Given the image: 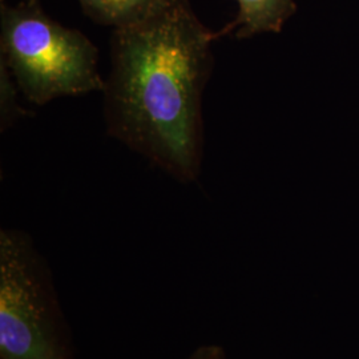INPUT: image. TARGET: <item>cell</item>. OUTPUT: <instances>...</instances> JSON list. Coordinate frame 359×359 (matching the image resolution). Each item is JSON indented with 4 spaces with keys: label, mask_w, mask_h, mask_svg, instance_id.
Segmentation results:
<instances>
[{
    "label": "cell",
    "mask_w": 359,
    "mask_h": 359,
    "mask_svg": "<svg viewBox=\"0 0 359 359\" xmlns=\"http://www.w3.org/2000/svg\"><path fill=\"white\" fill-rule=\"evenodd\" d=\"M218 38L189 0H167L111 36L103 88L108 132L181 182L201 172L203 93Z\"/></svg>",
    "instance_id": "6da1fadb"
},
{
    "label": "cell",
    "mask_w": 359,
    "mask_h": 359,
    "mask_svg": "<svg viewBox=\"0 0 359 359\" xmlns=\"http://www.w3.org/2000/svg\"><path fill=\"white\" fill-rule=\"evenodd\" d=\"M1 62L31 103L103 90L97 48L43 11L40 0L0 6Z\"/></svg>",
    "instance_id": "7a4b0ae2"
},
{
    "label": "cell",
    "mask_w": 359,
    "mask_h": 359,
    "mask_svg": "<svg viewBox=\"0 0 359 359\" xmlns=\"http://www.w3.org/2000/svg\"><path fill=\"white\" fill-rule=\"evenodd\" d=\"M0 359H75L50 268L11 229L0 231Z\"/></svg>",
    "instance_id": "3957f363"
},
{
    "label": "cell",
    "mask_w": 359,
    "mask_h": 359,
    "mask_svg": "<svg viewBox=\"0 0 359 359\" xmlns=\"http://www.w3.org/2000/svg\"><path fill=\"white\" fill-rule=\"evenodd\" d=\"M238 13L219 35L234 31L236 38H252L258 34L283 31L285 23L297 10L294 0H236Z\"/></svg>",
    "instance_id": "277c9868"
},
{
    "label": "cell",
    "mask_w": 359,
    "mask_h": 359,
    "mask_svg": "<svg viewBox=\"0 0 359 359\" xmlns=\"http://www.w3.org/2000/svg\"><path fill=\"white\" fill-rule=\"evenodd\" d=\"M167 0H79L83 13L100 26L114 29L142 22Z\"/></svg>",
    "instance_id": "5b68a950"
},
{
    "label": "cell",
    "mask_w": 359,
    "mask_h": 359,
    "mask_svg": "<svg viewBox=\"0 0 359 359\" xmlns=\"http://www.w3.org/2000/svg\"><path fill=\"white\" fill-rule=\"evenodd\" d=\"M0 67V112H1V130H4V127L7 128L10 124H13V118L20 114V108L16 103V95H18V86L13 80L11 72L8 71L7 65L3 62Z\"/></svg>",
    "instance_id": "8992f818"
},
{
    "label": "cell",
    "mask_w": 359,
    "mask_h": 359,
    "mask_svg": "<svg viewBox=\"0 0 359 359\" xmlns=\"http://www.w3.org/2000/svg\"><path fill=\"white\" fill-rule=\"evenodd\" d=\"M187 359H226V357L221 347L208 345L196 348Z\"/></svg>",
    "instance_id": "52a82bcc"
}]
</instances>
